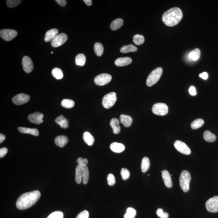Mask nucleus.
<instances>
[{
    "label": "nucleus",
    "mask_w": 218,
    "mask_h": 218,
    "mask_svg": "<svg viewBox=\"0 0 218 218\" xmlns=\"http://www.w3.org/2000/svg\"><path fill=\"white\" fill-rule=\"evenodd\" d=\"M22 65L23 70L26 73H31L33 69V63L31 59L28 56H25L23 58Z\"/></svg>",
    "instance_id": "obj_13"
},
{
    "label": "nucleus",
    "mask_w": 218,
    "mask_h": 218,
    "mask_svg": "<svg viewBox=\"0 0 218 218\" xmlns=\"http://www.w3.org/2000/svg\"><path fill=\"white\" fill-rule=\"evenodd\" d=\"M191 176L187 170H183L181 173L179 178L180 185L182 191L187 192L190 189V184Z\"/></svg>",
    "instance_id": "obj_3"
},
{
    "label": "nucleus",
    "mask_w": 218,
    "mask_h": 218,
    "mask_svg": "<svg viewBox=\"0 0 218 218\" xmlns=\"http://www.w3.org/2000/svg\"><path fill=\"white\" fill-rule=\"evenodd\" d=\"M58 30L57 29L53 28L49 30L46 33L44 41L46 42L52 41L58 35Z\"/></svg>",
    "instance_id": "obj_16"
},
{
    "label": "nucleus",
    "mask_w": 218,
    "mask_h": 218,
    "mask_svg": "<svg viewBox=\"0 0 218 218\" xmlns=\"http://www.w3.org/2000/svg\"><path fill=\"white\" fill-rule=\"evenodd\" d=\"M86 58L85 55L82 53L79 54L75 58L76 65L78 66H83L86 62Z\"/></svg>",
    "instance_id": "obj_30"
},
{
    "label": "nucleus",
    "mask_w": 218,
    "mask_h": 218,
    "mask_svg": "<svg viewBox=\"0 0 218 218\" xmlns=\"http://www.w3.org/2000/svg\"><path fill=\"white\" fill-rule=\"evenodd\" d=\"M5 140V136L2 134H0V143L1 144Z\"/></svg>",
    "instance_id": "obj_51"
},
{
    "label": "nucleus",
    "mask_w": 218,
    "mask_h": 218,
    "mask_svg": "<svg viewBox=\"0 0 218 218\" xmlns=\"http://www.w3.org/2000/svg\"><path fill=\"white\" fill-rule=\"evenodd\" d=\"M75 104L74 101L70 99H64L61 102V105L65 108H73Z\"/></svg>",
    "instance_id": "obj_35"
},
{
    "label": "nucleus",
    "mask_w": 218,
    "mask_h": 218,
    "mask_svg": "<svg viewBox=\"0 0 218 218\" xmlns=\"http://www.w3.org/2000/svg\"><path fill=\"white\" fill-rule=\"evenodd\" d=\"M56 1L61 6H65L67 4V1L65 0H56Z\"/></svg>",
    "instance_id": "obj_48"
},
{
    "label": "nucleus",
    "mask_w": 218,
    "mask_h": 218,
    "mask_svg": "<svg viewBox=\"0 0 218 218\" xmlns=\"http://www.w3.org/2000/svg\"><path fill=\"white\" fill-rule=\"evenodd\" d=\"M203 137L206 141L208 142H213L216 140V135L209 131H205L203 134Z\"/></svg>",
    "instance_id": "obj_28"
},
{
    "label": "nucleus",
    "mask_w": 218,
    "mask_h": 218,
    "mask_svg": "<svg viewBox=\"0 0 218 218\" xmlns=\"http://www.w3.org/2000/svg\"><path fill=\"white\" fill-rule=\"evenodd\" d=\"M18 131L21 133L29 134L38 136L39 135V131L36 128H31L26 127H19L18 128Z\"/></svg>",
    "instance_id": "obj_20"
},
{
    "label": "nucleus",
    "mask_w": 218,
    "mask_h": 218,
    "mask_svg": "<svg viewBox=\"0 0 218 218\" xmlns=\"http://www.w3.org/2000/svg\"><path fill=\"white\" fill-rule=\"evenodd\" d=\"M136 215V210L129 207L127 209V212L124 215V218H135Z\"/></svg>",
    "instance_id": "obj_38"
},
{
    "label": "nucleus",
    "mask_w": 218,
    "mask_h": 218,
    "mask_svg": "<svg viewBox=\"0 0 218 218\" xmlns=\"http://www.w3.org/2000/svg\"><path fill=\"white\" fill-rule=\"evenodd\" d=\"M152 111L156 115L163 116L168 113V106L165 103H156L153 105Z\"/></svg>",
    "instance_id": "obj_6"
},
{
    "label": "nucleus",
    "mask_w": 218,
    "mask_h": 218,
    "mask_svg": "<svg viewBox=\"0 0 218 218\" xmlns=\"http://www.w3.org/2000/svg\"><path fill=\"white\" fill-rule=\"evenodd\" d=\"M82 181L84 184H86L89 179V170L87 166H82Z\"/></svg>",
    "instance_id": "obj_32"
},
{
    "label": "nucleus",
    "mask_w": 218,
    "mask_h": 218,
    "mask_svg": "<svg viewBox=\"0 0 218 218\" xmlns=\"http://www.w3.org/2000/svg\"><path fill=\"white\" fill-rule=\"evenodd\" d=\"M119 122L116 118H114L110 122V125L112 128L113 132L115 134H118L120 132V127L119 125Z\"/></svg>",
    "instance_id": "obj_23"
},
{
    "label": "nucleus",
    "mask_w": 218,
    "mask_h": 218,
    "mask_svg": "<svg viewBox=\"0 0 218 218\" xmlns=\"http://www.w3.org/2000/svg\"><path fill=\"white\" fill-rule=\"evenodd\" d=\"M161 172L162 173V177L165 186L167 187H171L173 186V183H172L171 177L170 173L166 170H164Z\"/></svg>",
    "instance_id": "obj_17"
},
{
    "label": "nucleus",
    "mask_w": 218,
    "mask_h": 218,
    "mask_svg": "<svg viewBox=\"0 0 218 218\" xmlns=\"http://www.w3.org/2000/svg\"><path fill=\"white\" fill-rule=\"evenodd\" d=\"M162 72V68L161 67L156 68L152 71L147 78V86H152L157 83L161 78Z\"/></svg>",
    "instance_id": "obj_4"
},
{
    "label": "nucleus",
    "mask_w": 218,
    "mask_h": 218,
    "mask_svg": "<svg viewBox=\"0 0 218 218\" xmlns=\"http://www.w3.org/2000/svg\"><path fill=\"white\" fill-rule=\"evenodd\" d=\"M156 214L160 218H168L169 214L167 212H164L162 209H157L156 211Z\"/></svg>",
    "instance_id": "obj_43"
},
{
    "label": "nucleus",
    "mask_w": 218,
    "mask_h": 218,
    "mask_svg": "<svg viewBox=\"0 0 218 218\" xmlns=\"http://www.w3.org/2000/svg\"><path fill=\"white\" fill-rule=\"evenodd\" d=\"M68 141V138L65 135H60L57 136L55 139V144L60 148H63L67 144Z\"/></svg>",
    "instance_id": "obj_18"
},
{
    "label": "nucleus",
    "mask_w": 218,
    "mask_h": 218,
    "mask_svg": "<svg viewBox=\"0 0 218 218\" xmlns=\"http://www.w3.org/2000/svg\"><path fill=\"white\" fill-rule=\"evenodd\" d=\"M189 92L190 94L192 96H195L197 94L196 89L194 86H190L189 89Z\"/></svg>",
    "instance_id": "obj_47"
},
{
    "label": "nucleus",
    "mask_w": 218,
    "mask_h": 218,
    "mask_svg": "<svg viewBox=\"0 0 218 218\" xmlns=\"http://www.w3.org/2000/svg\"><path fill=\"white\" fill-rule=\"evenodd\" d=\"M150 161L148 157H144L141 161V169L143 173H145L149 169L150 167Z\"/></svg>",
    "instance_id": "obj_31"
},
{
    "label": "nucleus",
    "mask_w": 218,
    "mask_h": 218,
    "mask_svg": "<svg viewBox=\"0 0 218 218\" xmlns=\"http://www.w3.org/2000/svg\"><path fill=\"white\" fill-rule=\"evenodd\" d=\"M174 146L177 151L185 155H190L191 151L189 147L183 142L177 140L174 143Z\"/></svg>",
    "instance_id": "obj_11"
},
{
    "label": "nucleus",
    "mask_w": 218,
    "mask_h": 218,
    "mask_svg": "<svg viewBox=\"0 0 218 218\" xmlns=\"http://www.w3.org/2000/svg\"><path fill=\"white\" fill-rule=\"evenodd\" d=\"M52 73L53 77L57 80L61 79L64 77L62 71L59 68H54L52 71Z\"/></svg>",
    "instance_id": "obj_34"
},
{
    "label": "nucleus",
    "mask_w": 218,
    "mask_h": 218,
    "mask_svg": "<svg viewBox=\"0 0 218 218\" xmlns=\"http://www.w3.org/2000/svg\"><path fill=\"white\" fill-rule=\"evenodd\" d=\"M43 117L44 115L43 114L37 111L34 113L30 114L28 115L27 119L31 123L35 124H39L43 123Z\"/></svg>",
    "instance_id": "obj_14"
},
{
    "label": "nucleus",
    "mask_w": 218,
    "mask_h": 218,
    "mask_svg": "<svg viewBox=\"0 0 218 218\" xmlns=\"http://www.w3.org/2000/svg\"><path fill=\"white\" fill-rule=\"evenodd\" d=\"M123 24V20L120 18H118L113 21L110 24V27L113 31H117L122 27Z\"/></svg>",
    "instance_id": "obj_24"
},
{
    "label": "nucleus",
    "mask_w": 218,
    "mask_h": 218,
    "mask_svg": "<svg viewBox=\"0 0 218 218\" xmlns=\"http://www.w3.org/2000/svg\"><path fill=\"white\" fill-rule=\"evenodd\" d=\"M82 178V166L80 165H77L76 168V182L77 183H81Z\"/></svg>",
    "instance_id": "obj_29"
},
{
    "label": "nucleus",
    "mask_w": 218,
    "mask_h": 218,
    "mask_svg": "<svg viewBox=\"0 0 218 218\" xmlns=\"http://www.w3.org/2000/svg\"><path fill=\"white\" fill-rule=\"evenodd\" d=\"M116 100V94L114 92H110L103 97L102 99V105L105 108H111L115 104Z\"/></svg>",
    "instance_id": "obj_5"
},
{
    "label": "nucleus",
    "mask_w": 218,
    "mask_h": 218,
    "mask_svg": "<svg viewBox=\"0 0 218 218\" xmlns=\"http://www.w3.org/2000/svg\"><path fill=\"white\" fill-rule=\"evenodd\" d=\"M110 149L115 153H119L123 152L125 148L123 144L117 142H114L110 145Z\"/></svg>",
    "instance_id": "obj_21"
},
{
    "label": "nucleus",
    "mask_w": 218,
    "mask_h": 218,
    "mask_svg": "<svg viewBox=\"0 0 218 218\" xmlns=\"http://www.w3.org/2000/svg\"><path fill=\"white\" fill-rule=\"evenodd\" d=\"M207 211L211 212H218V196L210 198L206 203Z\"/></svg>",
    "instance_id": "obj_9"
},
{
    "label": "nucleus",
    "mask_w": 218,
    "mask_h": 218,
    "mask_svg": "<svg viewBox=\"0 0 218 218\" xmlns=\"http://www.w3.org/2000/svg\"><path fill=\"white\" fill-rule=\"evenodd\" d=\"M8 149L6 148H2L0 149V157L2 158L7 153Z\"/></svg>",
    "instance_id": "obj_46"
},
{
    "label": "nucleus",
    "mask_w": 218,
    "mask_h": 218,
    "mask_svg": "<svg viewBox=\"0 0 218 218\" xmlns=\"http://www.w3.org/2000/svg\"><path fill=\"white\" fill-rule=\"evenodd\" d=\"M53 52H51V54H52L53 53Z\"/></svg>",
    "instance_id": "obj_52"
},
{
    "label": "nucleus",
    "mask_w": 218,
    "mask_h": 218,
    "mask_svg": "<svg viewBox=\"0 0 218 218\" xmlns=\"http://www.w3.org/2000/svg\"><path fill=\"white\" fill-rule=\"evenodd\" d=\"M137 51V48L132 44L124 46L120 48V51L122 53H126L129 52H135Z\"/></svg>",
    "instance_id": "obj_27"
},
{
    "label": "nucleus",
    "mask_w": 218,
    "mask_h": 218,
    "mask_svg": "<svg viewBox=\"0 0 218 218\" xmlns=\"http://www.w3.org/2000/svg\"><path fill=\"white\" fill-rule=\"evenodd\" d=\"M55 122L58 124L62 128H68V123L69 122L67 119H66L62 115H60V116L57 117L55 119Z\"/></svg>",
    "instance_id": "obj_22"
},
{
    "label": "nucleus",
    "mask_w": 218,
    "mask_h": 218,
    "mask_svg": "<svg viewBox=\"0 0 218 218\" xmlns=\"http://www.w3.org/2000/svg\"><path fill=\"white\" fill-rule=\"evenodd\" d=\"M64 214L61 211H56L52 212L47 218H63Z\"/></svg>",
    "instance_id": "obj_41"
},
{
    "label": "nucleus",
    "mask_w": 218,
    "mask_h": 218,
    "mask_svg": "<svg viewBox=\"0 0 218 218\" xmlns=\"http://www.w3.org/2000/svg\"><path fill=\"white\" fill-rule=\"evenodd\" d=\"M204 124V121L203 119H195L191 124V128L193 129H196L202 127Z\"/></svg>",
    "instance_id": "obj_37"
},
{
    "label": "nucleus",
    "mask_w": 218,
    "mask_h": 218,
    "mask_svg": "<svg viewBox=\"0 0 218 218\" xmlns=\"http://www.w3.org/2000/svg\"><path fill=\"white\" fill-rule=\"evenodd\" d=\"M68 39V36L65 33L58 34L51 41V45L52 47H57L63 45L67 41Z\"/></svg>",
    "instance_id": "obj_10"
},
{
    "label": "nucleus",
    "mask_w": 218,
    "mask_h": 218,
    "mask_svg": "<svg viewBox=\"0 0 218 218\" xmlns=\"http://www.w3.org/2000/svg\"><path fill=\"white\" fill-rule=\"evenodd\" d=\"M107 183L109 186H112L115 184V177L112 174L110 173L107 176Z\"/></svg>",
    "instance_id": "obj_42"
},
{
    "label": "nucleus",
    "mask_w": 218,
    "mask_h": 218,
    "mask_svg": "<svg viewBox=\"0 0 218 218\" xmlns=\"http://www.w3.org/2000/svg\"><path fill=\"white\" fill-rule=\"evenodd\" d=\"M199 76L200 78L203 79V80H207L208 78V73H206V72H203V73H200Z\"/></svg>",
    "instance_id": "obj_49"
},
{
    "label": "nucleus",
    "mask_w": 218,
    "mask_h": 218,
    "mask_svg": "<svg viewBox=\"0 0 218 218\" xmlns=\"http://www.w3.org/2000/svg\"><path fill=\"white\" fill-rule=\"evenodd\" d=\"M77 162L80 166H86L88 161L86 158L82 159V157H79L77 160Z\"/></svg>",
    "instance_id": "obj_44"
},
{
    "label": "nucleus",
    "mask_w": 218,
    "mask_h": 218,
    "mask_svg": "<svg viewBox=\"0 0 218 218\" xmlns=\"http://www.w3.org/2000/svg\"><path fill=\"white\" fill-rule=\"evenodd\" d=\"M41 194L38 190L22 194L17 199L16 206L19 210H25L32 207L40 199Z\"/></svg>",
    "instance_id": "obj_1"
},
{
    "label": "nucleus",
    "mask_w": 218,
    "mask_h": 218,
    "mask_svg": "<svg viewBox=\"0 0 218 218\" xmlns=\"http://www.w3.org/2000/svg\"><path fill=\"white\" fill-rule=\"evenodd\" d=\"M144 41H145V39L143 35L136 34L133 36V42L136 45H141L144 43Z\"/></svg>",
    "instance_id": "obj_36"
},
{
    "label": "nucleus",
    "mask_w": 218,
    "mask_h": 218,
    "mask_svg": "<svg viewBox=\"0 0 218 218\" xmlns=\"http://www.w3.org/2000/svg\"><path fill=\"white\" fill-rule=\"evenodd\" d=\"M30 96L25 94H17L12 98L13 103L16 105H22L27 103L29 101Z\"/></svg>",
    "instance_id": "obj_12"
},
{
    "label": "nucleus",
    "mask_w": 218,
    "mask_h": 218,
    "mask_svg": "<svg viewBox=\"0 0 218 218\" xmlns=\"http://www.w3.org/2000/svg\"><path fill=\"white\" fill-rule=\"evenodd\" d=\"M83 139L85 142L89 146L94 144V136L89 132H85L83 133Z\"/></svg>",
    "instance_id": "obj_25"
},
{
    "label": "nucleus",
    "mask_w": 218,
    "mask_h": 218,
    "mask_svg": "<svg viewBox=\"0 0 218 218\" xmlns=\"http://www.w3.org/2000/svg\"><path fill=\"white\" fill-rule=\"evenodd\" d=\"M89 213L86 210H84L82 212H80L76 218H89Z\"/></svg>",
    "instance_id": "obj_45"
},
{
    "label": "nucleus",
    "mask_w": 218,
    "mask_h": 218,
    "mask_svg": "<svg viewBox=\"0 0 218 218\" xmlns=\"http://www.w3.org/2000/svg\"><path fill=\"white\" fill-rule=\"evenodd\" d=\"M112 77L108 73H102L96 77L94 79V82L99 86H104L107 85L111 81Z\"/></svg>",
    "instance_id": "obj_7"
},
{
    "label": "nucleus",
    "mask_w": 218,
    "mask_h": 218,
    "mask_svg": "<svg viewBox=\"0 0 218 218\" xmlns=\"http://www.w3.org/2000/svg\"><path fill=\"white\" fill-rule=\"evenodd\" d=\"M83 1L87 6H91L92 4V1L91 0H84Z\"/></svg>",
    "instance_id": "obj_50"
},
{
    "label": "nucleus",
    "mask_w": 218,
    "mask_h": 218,
    "mask_svg": "<svg viewBox=\"0 0 218 218\" xmlns=\"http://www.w3.org/2000/svg\"><path fill=\"white\" fill-rule=\"evenodd\" d=\"M18 35V32L15 30L5 29L1 30L0 36L3 40L6 41H10Z\"/></svg>",
    "instance_id": "obj_8"
},
{
    "label": "nucleus",
    "mask_w": 218,
    "mask_h": 218,
    "mask_svg": "<svg viewBox=\"0 0 218 218\" xmlns=\"http://www.w3.org/2000/svg\"><path fill=\"white\" fill-rule=\"evenodd\" d=\"M121 175L124 180L128 179L130 175L129 170L126 168H123L121 170Z\"/></svg>",
    "instance_id": "obj_40"
},
{
    "label": "nucleus",
    "mask_w": 218,
    "mask_h": 218,
    "mask_svg": "<svg viewBox=\"0 0 218 218\" xmlns=\"http://www.w3.org/2000/svg\"><path fill=\"white\" fill-rule=\"evenodd\" d=\"M119 120L120 123L127 128L130 127L132 124V118L129 115L122 114L119 117Z\"/></svg>",
    "instance_id": "obj_19"
},
{
    "label": "nucleus",
    "mask_w": 218,
    "mask_h": 218,
    "mask_svg": "<svg viewBox=\"0 0 218 218\" xmlns=\"http://www.w3.org/2000/svg\"><path fill=\"white\" fill-rule=\"evenodd\" d=\"M200 50L198 48H195L190 52L189 57L194 61H197L200 57Z\"/></svg>",
    "instance_id": "obj_26"
},
{
    "label": "nucleus",
    "mask_w": 218,
    "mask_h": 218,
    "mask_svg": "<svg viewBox=\"0 0 218 218\" xmlns=\"http://www.w3.org/2000/svg\"><path fill=\"white\" fill-rule=\"evenodd\" d=\"M182 18V13L181 9L178 7H173L164 13L162 20L167 26L173 27L178 24Z\"/></svg>",
    "instance_id": "obj_2"
},
{
    "label": "nucleus",
    "mask_w": 218,
    "mask_h": 218,
    "mask_svg": "<svg viewBox=\"0 0 218 218\" xmlns=\"http://www.w3.org/2000/svg\"><path fill=\"white\" fill-rule=\"evenodd\" d=\"M132 59L130 57H120L115 60V64L117 66H124L129 65L132 63Z\"/></svg>",
    "instance_id": "obj_15"
},
{
    "label": "nucleus",
    "mask_w": 218,
    "mask_h": 218,
    "mask_svg": "<svg viewBox=\"0 0 218 218\" xmlns=\"http://www.w3.org/2000/svg\"><path fill=\"white\" fill-rule=\"evenodd\" d=\"M94 49L95 54L97 56H101L103 54V47L101 43H96L94 44Z\"/></svg>",
    "instance_id": "obj_33"
},
{
    "label": "nucleus",
    "mask_w": 218,
    "mask_h": 218,
    "mask_svg": "<svg viewBox=\"0 0 218 218\" xmlns=\"http://www.w3.org/2000/svg\"><path fill=\"white\" fill-rule=\"evenodd\" d=\"M21 2V0H7L6 3L7 6L12 8L18 6Z\"/></svg>",
    "instance_id": "obj_39"
}]
</instances>
